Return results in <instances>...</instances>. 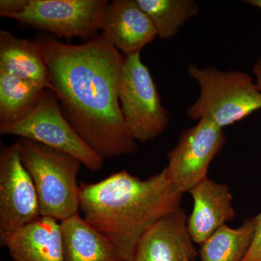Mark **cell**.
<instances>
[{
  "label": "cell",
  "mask_w": 261,
  "mask_h": 261,
  "mask_svg": "<svg viewBox=\"0 0 261 261\" xmlns=\"http://www.w3.org/2000/svg\"><path fill=\"white\" fill-rule=\"evenodd\" d=\"M34 42L45 58L62 112L82 140L104 160L135 152L138 146L119 100L125 56L102 34L81 44L46 34Z\"/></svg>",
  "instance_id": "1"
},
{
  "label": "cell",
  "mask_w": 261,
  "mask_h": 261,
  "mask_svg": "<svg viewBox=\"0 0 261 261\" xmlns=\"http://www.w3.org/2000/svg\"><path fill=\"white\" fill-rule=\"evenodd\" d=\"M183 195L165 168L145 179L121 171L99 181L81 184L80 211L125 261H133L142 235L181 209Z\"/></svg>",
  "instance_id": "2"
},
{
  "label": "cell",
  "mask_w": 261,
  "mask_h": 261,
  "mask_svg": "<svg viewBox=\"0 0 261 261\" xmlns=\"http://www.w3.org/2000/svg\"><path fill=\"white\" fill-rule=\"evenodd\" d=\"M16 142L22 163L37 189L41 216L61 222L78 214L80 160L28 139Z\"/></svg>",
  "instance_id": "3"
},
{
  "label": "cell",
  "mask_w": 261,
  "mask_h": 261,
  "mask_svg": "<svg viewBox=\"0 0 261 261\" xmlns=\"http://www.w3.org/2000/svg\"><path fill=\"white\" fill-rule=\"evenodd\" d=\"M187 73L200 87L198 98L187 110L192 120L207 118L224 129L261 110L260 90L248 73L193 64Z\"/></svg>",
  "instance_id": "4"
},
{
  "label": "cell",
  "mask_w": 261,
  "mask_h": 261,
  "mask_svg": "<svg viewBox=\"0 0 261 261\" xmlns=\"http://www.w3.org/2000/svg\"><path fill=\"white\" fill-rule=\"evenodd\" d=\"M119 100L126 126L136 142L147 143L162 135L169 123L152 75L140 53L125 56L120 74Z\"/></svg>",
  "instance_id": "5"
},
{
  "label": "cell",
  "mask_w": 261,
  "mask_h": 261,
  "mask_svg": "<svg viewBox=\"0 0 261 261\" xmlns=\"http://www.w3.org/2000/svg\"><path fill=\"white\" fill-rule=\"evenodd\" d=\"M0 134L35 141L69 154L92 171H99L103 166L104 159L75 132L62 112L56 94L50 90L46 91L30 116L15 124L0 127Z\"/></svg>",
  "instance_id": "6"
},
{
  "label": "cell",
  "mask_w": 261,
  "mask_h": 261,
  "mask_svg": "<svg viewBox=\"0 0 261 261\" xmlns=\"http://www.w3.org/2000/svg\"><path fill=\"white\" fill-rule=\"evenodd\" d=\"M107 0H30L23 13L10 19L57 37L92 40L101 30Z\"/></svg>",
  "instance_id": "7"
},
{
  "label": "cell",
  "mask_w": 261,
  "mask_h": 261,
  "mask_svg": "<svg viewBox=\"0 0 261 261\" xmlns=\"http://www.w3.org/2000/svg\"><path fill=\"white\" fill-rule=\"evenodd\" d=\"M41 217L37 189L18 144L0 151V242Z\"/></svg>",
  "instance_id": "8"
},
{
  "label": "cell",
  "mask_w": 261,
  "mask_h": 261,
  "mask_svg": "<svg viewBox=\"0 0 261 261\" xmlns=\"http://www.w3.org/2000/svg\"><path fill=\"white\" fill-rule=\"evenodd\" d=\"M224 129L207 118L183 130L167 153L168 177L182 193L207 178L209 166L226 142Z\"/></svg>",
  "instance_id": "9"
},
{
  "label": "cell",
  "mask_w": 261,
  "mask_h": 261,
  "mask_svg": "<svg viewBox=\"0 0 261 261\" xmlns=\"http://www.w3.org/2000/svg\"><path fill=\"white\" fill-rule=\"evenodd\" d=\"M187 222L182 208L156 222L140 238L133 261L195 260L198 252Z\"/></svg>",
  "instance_id": "10"
},
{
  "label": "cell",
  "mask_w": 261,
  "mask_h": 261,
  "mask_svg": "<svg viewBox=\"0 0 261 261\" xmlns=\"http://www.w3.org/2000/svg\"><path fill=\"white\" fill-rule=\"evenodd\" d=\"M101 30L124 56L140 53L158 36L152 20L136 0H113L103 15Z\"/></svg>",
  "instance_id": "11"
},
{
  "label": "cell",
  "mask_w": 261,
  "mask_h": 261,
  "mask_svg": "<svg viewBox=\"0 0 261 261\" xmlns=\"http://www.w3.org/2000/svg\"><path fill=\"white\" fill-rule=\"evenodd\" d=\"M189 193L194 205L187 217V230L194 243L200 245L234 218L233 197L227 185L208 178L197 184Z\"/></svg>",
  "instance_id": "12"
},
{
  "label": "cell",
  "mask_w": 261,
  "mask_h": 261,
  "mask_svg": "<svg viewBox=\"0 0 261 261\" xmlns=\"http://www.w3.org/2000/svg\"><path fill=\"white\" fill-rule=\"evenodd\" d=\"M12 261H65L61 222L42 217L5 239Z\"/></svg>",
  "instance_id": "13"
},
{
  "label": "cell",
  "mask_w": 261,
  "mask_h": 261,
  "mask_svg": "<svg viewBox=\"0 0 261 261\" xmlns=\"http://www.w3.org/2000/svg\"><path fill=\"white\" fill-rule=\"evenodd\" d=\"M0 71L53 92L45 58L34 41L0 31Z\"/></svg>",
  "instance_id": "14"
},
{
  "label": "cell",
  "mask_w": 261,
  "mask_h": 261,
  "mask_svg": "<svg viewBox=\"0 0 261 261\" xmlns=\"http://www.w3.org/2000/svg\"><path fill=\"white\" fill-rule=\"evenodd\" d=\"M61 225L65 261H125L116 247L80 214Z\"/></svg>",
  "instance_id": "15"
},
{
  "label": "cell",
  "mask_w": 261,
  "mask_h": 261,
  "mask_svg": "<svg viewBox=\"0 0 261 261\" xmlns=\"http://www.w3.org/2000/svg\"><path fill=\"white\" fill-rule=\"evenodd\" d=\"M47 90L0 71V127L15 124L30 116Z\"/></svg>",
  "instance_id": "16"
},
{
  "label": "cell",
  "mask_w": 261,
  "mask_h": 261,
  "mask_svg": "<svg viewBox=\"0 0 261 261\" xmlns=\"http://www.w3.org/2000/svg\"><path fill=\"white\" fill-rule=\"evenodd\" d=\"M257 218L246 219L237 228L226 224L200 244L201 261H243L251 246Z\"/></svg>",
  "instance_id": "17"
},
{
  "label": "cell",
  "mask_w": 261,
  "mask_h": 261,
  "mask_svg": "<svg viewBox=\"0 0 261 261\" xmlns=\"http://www.w3.org/2000/svg\"><path fill=\"white\" fill-rule=\"evenodd\" d=\"M163 40L175 37L187 21L200 13L193 0H136Z\"/></svg>",
  "instance_id": "18"
},
{
  "label": "cell",
  "mask_w": 261,
  "mask_h": 261,
  "mask_svg": "<svg viewBox=\"0 0 261 261\" xmlns=\"http://www.w3.org/2000/svg\"><path fill=\"white\" fill-rule=\"evenodd\" d=\"M30 0H1L0 1V15L7 18H11L27 9Z\"/></svg>",
  "instance_id": "19"
},
{
  "label": "cell",
  "mask_w": 261,
  "mask_h": 261,
  "mask_svg": "<svg viewBox=\"0 0 261 261\" xmlns=\"http://www.w3.org/2000/svg\"><path fill=\"white\" fill-rule=\"evenodd\" d=\"M256 218L257 226L253 240L243 261H261V212Z\"/></svg>",
  "instance_id": "20"
},
{
  "label": "cell",
  "mask_w": 261,
  "mask_h": 261,
  "mask_svg": "<svg viewBox=\"0 0 261 261\" xmlns=\"http://www.w3.org/2000/svg\"><path fill=\"white\" fill-rule=\"evenodd\" d=\"M252 70L255 76V83L261 93V58L255 63Z\"/></svg>",
  "instance_id": "21"
},
{
  "label": "cell",
  "mask_w": 261,
  "mask_h": 261,
  "mask_svg": "<svg viewBox=\"0 0 261 261\" xmlns=\"http://www.w3.org/2000/svg\"><path fill=\"white\" fill-rule=\"evenodd\" d=\"M245 3L261 10V0H247V1H245Z\"/></svg>",
  "instance_id": "22"
},
{
  "label": "cell",
  "mask_w": 261,
  "mask_h": 261,
  "mask_svg": "<svg viewBox=\"0 0 261 261\" xmlns=\"http://www.w3.org/2000/svg\"><path fill=\"white\" fill-rule=\"evenodd\" d=\"M186 261H190V260H186Z\"/></svg>",
  "instance_id": "23"
}]
</instances>
